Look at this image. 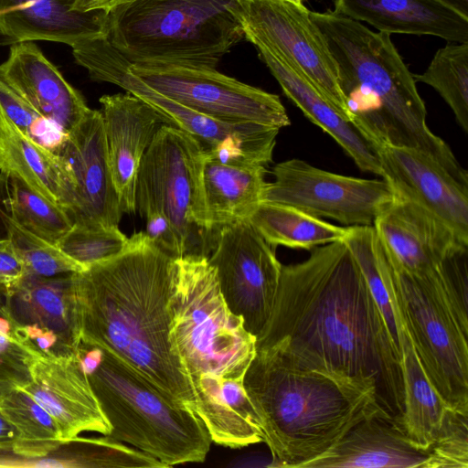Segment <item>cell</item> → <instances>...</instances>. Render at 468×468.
Masks as SVG:
<instances>
[{"instance_id":"obj_11","label":"cell","mask_w":468,"mask_h":468,"mask_svg":"<svg viewBox=\"0 0 468 468\" xmlns=\"http://www.w3.org/2000/svg\"><path fill=\"white\" fill-rule=\"evenodd\" d=\"M129 69L162 95L220 122L257 123L278 129L291 123L279 96L229 77L215 68L129 61Z\"/></svg>"},{"instance_id":"obj_29","label":"cell","mask_w":468,"mask_h":468,"mask_svg":"<svg viewBox=\"0 0 468 468\" xmlns=\"http://www.w3.org/2000/svg\"><path fill=\"white\" fill-rule=\"evenodd\" d=\"M263 239L271 245L311 250L342 240L346 228L328 223L295 207L262 201L248 218Z\"/></svg>"},{"instance_id":"obj_16","label":"cell","mask_w":468,"mask_h":468,"mask_svg":"<svg viewBox=\"0 0 468 468\" xmlns=\"http://www.w3.org/2000/svg\"><path fill=\"white\" fill-rule=\"evenodd\" d=\"M387 258L396 270L420 276L451 253L468 247L450 226L420 205L395 196L373 225Z\"/></svg>"},{"instance_id":"obj_42","label":"cell","mask_w":468,"mask_h":468,"mask_svg":"<svg viewBox=\"0 0 468 468\" xmlns=\"http://www.w3.org/2000/svg\"><path fill=\"white\" fill-rule=\"evenodd\" d=\"M34 467H39V468H58V467H65L69 466V464L66 463H61L58 460L53 459H45L40 460L32 464Z\"/></svg>"},{"instance_id":"obj_44","label":"cell","mask_w":468,"mask_h":468,"mask_svg":"<svg viewBox=\"0 0 468 468\" xmlns=\"http://www.w3.org/2000/svg\"><path fill=\"white\" fill-rule=\"evenodd\" d=\"M10 438L11 433L5 420L0 417V440Z\"/></svg>"},{"instance_id":"obj_7","label":"cell","mask_w":468,"mask_h":468,"mask_svg":"<svg viewBox=\"0 0 468 468\" xmlns=\"http://www.w3.org/2000/svg\"><path fill=\"white\" fill-rule=\"evenodd\" d=\"M246 0H127L108 13L107 39L133 64L217 67L244 38Z\"/></svg>"},{"instance_id":"obj_21","label":"cell","mask_w":468,"mask_h":468,"mask_svg":"<svg viewBox=\"0 0 468 468\" xmlns=\"http://www.w3.org/2000/svg\"><path fill=\"white\" fill-rule=\"evenodd\" d=\"M0 35L10 44L46 40L71 47L107 37L108 13L74 10L72 0H0Z\"/></svg>"},{"instance_id":"obj_40","label":"cell","mask_w":468,"mask_h":468,"mask_svg":"<svg viewBox=\"0 0 468 468\" xmlns=\"http://www.w3.org/2000/svg\"><path fill=\"white\" fill-rule=\"evenodd\" d=\"M33 331V336L37 337V345L42 349H48L56 340L55 335L52 333H41L36 329L29 328Z\"/></svg>"},{"instance_id":"obj_47","label":"cell","mask_w":468,"mask_h":468,"mask_svg":"<svg viewBox=\"0 0 468 468\" xmlns=\"http://www.w3.org/2000/svg\"><path fill=\"white\" fill-rule=\"evenodd\" d=\"M285 1H288V2L293 3V4H295V5H303V3L305 0H285Z\"/></svg>"},{"instance_id":"obj_36","label":"cell","mask_w":468,"mask_h":468,"mask_svg":"<svg viewBox=\"0 0 468 468\" xmlns=\"http://www.w3.org/2000/svg\"><path fill=\"white\" fill-rule=\"evenodd\" d=\"M0 112L21 132L52 151L65 134L56 124L41 117L1 77Z\"/></svg>"},{"instance_id":"obj_17","label":"cell","mask_w":468,"mask_h":468,"mask_svg":"<svg viewBox=\"0 0 468 468\" xmlns=\"http://www.w3.org/2000/svg\"><path fill=\"white\" fill-rule=\"evenodd\" d=\"M378 155L381 177L395 196L420 205L468 241V184L414 149L386 146Z\"/></svg>"},{"instance_id":"obj_26","label":"cell","mask_w":468,"mask_h":468,"mask_svg":"<svg viewBox=\"0 0 468 468\" xmlns=\"http://www.w3.org/2000/svg\"><path fill=\"white\" fill-rule=\"evenodd\" d=\"M266 166L222 162L204 153L201 179L209 228L217 234L249 218L261 202Z\"/></svg>"},{"instance_id":"obj_41","label":"cell","mask_w":468,"mask_h":468,"mask_svg":"<svg viewBox=\"0 0 468 468\" xmlns=\"http://www.w3.org/2000/svg\"><path fill=\"white\" fill-rule=\"evenodd\" d=\"M457 12L468 16V0H439Z\"/></svg>"},{"instance_id":"obj_35","label":"cell","mask_w":468,"mask_h":468,"mask_svg":"<svg viewBox=\"0 0 468 468\" xmlns=\"http://www.w3.org/2000/svg\"><path fill=\"white\" fill-rule=\"evenodd\" d=\"M468 467V412L447 409L423 468Z\"/></svg>"},{"instance_id":"obj_2","label":"cell","mask_w":468,"mask_h":468,"mask_svg":"<svg viewBox=\"0 0 468 468\" xmlns=\"http://www.w3.org/2000/svg\"><path fill=\"white\" fill-rule=\"evenodd\" d=\"M175 260L141 231L120 255L75 272L80 335L197 413L194 388L169 340Z\"/></svg>"},{"instance_id":"obj_32","label":"cell","mask_w":468,"mask_h":468,"mask_svg":"<svg viewBox=\"0 0 468 468\" xmlns=\"http://www.w3.org/2000/svg\"><path fill=\"white\" fill-rule=\"evenodd\" d=\"M0 219L6 237L12 241L24 262L26 275L53 277L85 271L56 244L26 229L4 209L0 211Z\"/></svg>"},{"instance_id":"obj_12","label":"cell","mask_w":468,"mask_h":468,"mask_svg":"<svg viewBox=\"0 0 468 468\" xmlns=\"http://www.w3.org/2000/svg\"><path fill=\"white\" fill-rule=\"evenodd\" d=\"M262 201L295 207L313 217L348 226L372 225L378 213L395 197L382 179H363L317 168L292 158L276 164Z\"/></svg>"},{"instance_id":"obj_33","label":"cell","mask_w":468,"mask_h":468,"mask_svg":"<svg viewBox=\"0 0 468 468\" xmlns=\"http://www.w3.org/2000/svg\"><path fill=\"white\" fill-rule=\"evenodd\" d=\"M130 238L119 229L74 224L57 246L85 270L122 253Z\"/></svg>"},{"instance_id":"obj_27","label":"cell","mask_w":468,"mask_h":468,"mask_svg":"<svg viewBox=\"0 0 468 468\" xmlns=\"http://www.w3.org/2000/svg\"><path fill=\"white\" fill-rule=\"evenodd\" d=\"M401 367L404 388L401 425L414 447L429 451L448 407L421 368L406 328L401 338Z\"/></svg>"},{"instance_id":"obj_13","label":"cell","mask_w":468,"mask_h":468,"mask_svg":"<svg viewBox=\"0 0 468 468\" xmlns=\"http://www.w3.org/2000/svg\"><path fill=\"white\" fill-rule=\"evenodd\" d=\"M239 18L248 41L261 43L301 71L350 121L336 63L310 10L285 0H246Z\"/></svg>"},{"instance_id":"obj_24","label":"cell","mask_w":468,"mask_h":468,"mask_svg":"<svg viewBox=\"0 0 468 468\" xmlns=\"http://www.w3.org/2000/svg\"><path fill=\"white\" fill-rule=\"evenodd\" d=\"M334 12L388 34L468 42V16L439 0H335Z\"/></svg>"},{"instance_id":"obj_45","label":"cell","mask_w":468,"mask_h":468,"mask_svg":"<svg viewBox=\"0 0 468 468\" xmlns=\"http://www.w3.org/2000/svg\"><path fill=\"white\" fill-rule=\"evenodd\" d=\"M8 346V339L6 335L0 332V353H3L6 350Z\"/></svg>"},{"instance_id":"obj_37","label":"cell","mask_w":468,"mask_h":468,"mask_svg":"<svg viewBox=\"0 0 468 468\" xmlns=\"http://www.w3.org/2000/svg\"><path fill=\"white\" fill-rule=\"evenodd\" d=\"M26 276V268L12 241L0 239V282H16Z\"/></svg>"},{"instance_id":"obj_38","label":"cell","mask_w":468,"mask_h":468,"mask_svg":"<svg viewBox=\"0 0 468 468\" xmlns=\"http://www.w3.org/2000/svg\"><path fill=\"white\" fill-rule=\"evenodd\" d=\"M31 293L37 305L48 314L65 317V304L59 297L58 289L55 283L38 282L34 286Z\"/></svg>"},{"instance_id":"obj_1","label":"cell","mask_w":468,"mask_h":468,"mask_svg":"<svg viewBox=\"0 0 468 468\" xmlns=\"http://www.w3.org/2000/svg\"><path fill=\"white\" fill-rule=\"evenodd\" d=\"M256 350L373 391L380 407L401 421V356L343 239L311 250L300 263L282 266Z\"/></svg>"},{"instance_id":"obj_20","label":"cell","mask_w":468,"mask_h":468,"mask_svg":"<svg viewBox=\"0 0 468 468\" xmlns=\"http://www.w3.org/2000/svg\"><path fill=\"white\" fill-rule=\"evenodd\" d=\"M0 77L63 133L71 131L90 109L32 41L12 44L6 60L0 64Z\"/></svg>"},{"instance_id":"obj_15","label":"cell","mask_w":468,"mask_h":468,"mask_svg":"<svg viewBox=\"0 0 468 468\" xmlns=\"http://www.w3.org/2000/svg\"><path fill=\"white\" fill-rule=\"evenodd\" d=\"M53 152L60 158L71 186L73 225L118 226L122 211L110 168L101 111L90 109Z\"/></svg>"},{"instance_id":"obj_6","label":"cell","mask_w":468,"mask_h":468,"mask_svg":"<svg viewBox=\"0 0 468 468\" xmlns=\"http://www.w3.org/2000/svg\"><path fill=\"white\" fill-rule=\"evenodd\" d=\"M80 362L111 424L108 437L165 467L205 461L212 441L195 411L168 399L104 348L90 345Z\"/></svg>"},{"instance_id":"obj_18","label":"cell","mask_w":468,"mask_h":468,"mask_svg":"<svg viewBox=\"0 0 468 468\" xmlns=\"http://www.w3.org/2000/svg\"><path fill=\"white\" fill-rule=\"evenodd\" d=\"M108 158L122 213H135L137 177L143 157L162 117L146 102L126 92L100 98Z\"/></svg>"},{"instance_id":"obj_23","label":"cell","mask_w":468,"mask_h":468,"mask_svg":"<svg viewBox=\"0 0 468 468\" xmlns=\"http://www.w3.org/2000/svg\"><path fill=\"white\" fill-rule=\"evenodd\" d=\"M250 43L284 94L303 114L332 136L361 171L381 176L378 152L359 130L301 71L261 43Z\"/></svg>"},{"instance_id":"obj_39","label":"cell","mask_w":468,"mask_h":468,"mask_svg":"<svg viewBox=\"0 0 468 468\" xmlns=\"http://www.w3.org/2000/svg\"><path fill=\"white\" fill-rule=\"evenodd\" d=\"M126 1L127 0H72V7L74 10L80 12L102 10L109 13Z\"/></svg>"},{"instance_id":"obj_30","label":"cell","mask_w":468,"mask_h":468,"mask_svg":"<svg viewBox=\"0 0 468 468\" xmlns=\"http://www.w3.org/2000/svg\"><path fill=\"white\" fill-rule=\"evenodd\" d=\"M412 75L416 82L431 86L441 96L468 133V42L439 48L426 70Z\"/></svg>"},{"instance_id":"obj_4","label":"cell","mask_w":468,"mask_h":468,"mask_svg":"<svg viewBox=\"0 0 468 468\" xmlns=\"http://www.w3.org/2000/svg\"><path fill=\"white\" fill-rule=\"evenodd\" d=\"M310 17L336 63L350 122L374 148L420 151L468 184L467 172L450 146L429 129L425 103L390 35L333 10L310 11Z\"/></svg>"},{"instance_id":"obj_28","label":"cell","mask_w":468,"mask_h":468,"mask_svg":"<svg viewBox=\"0 0 468 468\" xmlns=\"http://www.w3.org/2000/svg\"><path fill=\"white\" fill-rule=\"evenodd\" d=\"M343 241L356 261L401 356V338L405 325L395 292L391 266L374 227L349 226Z\"/></svg>"},{"instance_id":"obj_8","label":"cell","mask_w":468,"mask_h":468,"mask_svg":"<svg viewBox=\"0 0 468 468\" xmlns=\"http://www.w3.org/2000/svg\"><path fill=\"white\" fill-rule=\"evenodd\" d=\"M204 153L191 135L165 123L146 150L137 177L136 211H156L169 220L181 258L208 259L218 236L207 224L204 204Z\"/></svg>"},{"instance_id":"obj_19","label":"cell","mask_w":468,"mask_h":468,"mask_svg":"<svg viewBox=\"0 0 468 468\" xmlns=\"http://www.w3.org/2000/svg\"><path fill=\"white\" fill-rule=\"evenodd\" d=\"M32 382L21 390L54 420L60 439L73 440L81 431L108 436L112 427L92 390L79 357L38 360L31 367Z\"/></svg>"},{"instance_id":"obj_34","label":"cell","mask_w":468,"mask_h":468,"mask_svg":"<svg viewBox=\"0 0 468 468\" xmlns=\"http://www.w3.org/2000/svg\"><path fill=\"white\" fill-rule=\"evenodd\" d=\"M430 273L447 309L468 335V247L445 257Z\"/></svg>"},{"instance_id":"obj_22","label":"cell","mask_w":468,"mask_h":468,"mask_svg":"<svg viewBox=\"0 0 468 468\" xmlns=\"http://www.w3.org/2000/svg\"><path fill=\"white\" fill-rule=\"evenodd\" d=\"M428 458L429 451L414 447L399 421L376 414L300 468H423Z\"/></svg>"},{"instance_id":"obj_31","label":"cell","mask_w":468,"mask_h":468,"mask_svg":"<svg viewBox=\"0 0 468 468\" xmlns=\"http://www.w3.org/2000/svg\"><path fill=\"white\" fill-rule=\"evenodd\" d=\"M7 177L3 199L5 212L26 229L57 245L73 226L69 214L16 177Z\"/></svg>"},{"instance_id":"obj_10","label":"cell","mask_w":468,"mask_h":468,"mask_svg":"<svg viewBox=\"0 0 468 468\" xmlns=\"http://www.w3.org/2000/svg\"><path fill=\"white\" fill-rule=\"evenodd\" d=\"M390 266L403 323L421 368L449 409L468 412V335L447 309L430 271L416 276Z\"/></svg>"},{"instance_id":"obj_5","label":"cell","mask_w":468,"mask_h":468,"mask_svg":"<svg viewBox=\"0 0 468 468\" xmlns=\"http://www.w3.org/2000/svg\"><path fill=\"white\" fill-rule=\"evenodd\" d=\"M243 386L275 466L300 468L363 420L388 415L373 391L287 365L266 351L256 350Z\"/></svg>"},{"instance_id":"obj_43","label":"cell","mask_w":468,"mask_h":468,"mask_svg":"<svg viewBox=\"0 0 468 468\" xmlns=\"http://www.w3.org/2000/svg\"><path fill=\"white\" fill-rule=\"evenodd\" d=\"M7 180H8L7 176L5 173L0 171V211L2 209L1 204L3 203V199L5 195Z\"/></svg>"},{"instance_id":"obj_25","label":"cell","mask_w":468,"mask_h":468,"mask_svg":"<svg viewBox=\"0 0 468 468\" xmlns=\"http://www.w3.org/2000/svg\"><path fill=\"white\" fill-rule=\"evenodd\" d=\"M0 171L69 216L73 205L69 176L58 155L25 134L0 112Z\"/></svg>"},{"instance_id":"obj_9","label":"cell","mask_w":468,"mask_h":468,"mask_svg":"<svg viewBox=\"0 0 468 468\" xmlns=\"http://www.w3.org/2000/svg\"><path fill=\"white\" fill-rule=\"evenodd\" d=\"M75 61L93 80L110 82L150 105L165 124L195 138L204 151L227 163L266 166L272 160L280 129L257 123L220 122L162 95L129 69V61L107 37L80 41L72 47Z\"/></svg>"},{"instance_id":"obj_46","label":"cell","mask_w":468,"mask_h":468,"mask_svg":"<svg viewBox=\"0 0 468 468\" xmlns=\"http://www.w3.org/2000/svg\"><path fill=\"white\" fill-rule=\"evenodd\" d=\"M9 331V325L6 320L0 318V332L7 335Z\"/></svg>"},{"instance_id":"obj_3","label":"cell","mask_w":468,"mask_h":468,"mask_svg":"<svg viewBox=\"0 0 468 468\" xmlns=\"http://www.w3.org/2000/svg\"><path fill=\"white\" fill-rule=\"evenodd\" d=\"M168 312L170 344L211 441L229 448L262 441L243 386L256 337L228 308L207 258L175 260Z\"/></svg>"},{"instance_id":"obj_14","label":"cell","mask_w":468,"mask_h":468,"mask_svg":"<svg viewBox=\"0 0 468 468\" xmlns=\"http://www.w3.org/2000/svg\"><path fill=\"white\" fill-rule=\"evenodd\" d=\"M223 299L255 337L271 313L282 264L248 219L223 228L207 259Z\"/></svg>"}]
</instances>
